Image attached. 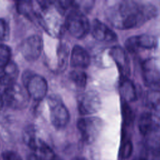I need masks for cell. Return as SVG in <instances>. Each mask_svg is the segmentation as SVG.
Returning <instances> with one entry per match:
<instances>
[{"instance_id": "obj_1", "label": "cell", "mask_w": 160, "mask_h": 160, "mask_svg": "<svg viewBox=\"0 0 160 160\" xmlns=\"http://www.w3.org/2000/svg\"><path fill=\"white\" fill-rule=\"evenodd\" d=\"M158 13V9L151 2L125 0L109 6L106 11V17L114 28L124 30L142 26Z\"/></svg>"}, {"instance_id": "obj_2", "label": "cell", "mask_w": 160, "mask_h": 160, "mask_svg": "<svg viewBox=\"0 0 160 160\" xmlns=\"http://www.w3.org/2000/svg\"><path fill=\"white\" fill-rule=\"evenodd\" d=\"M65 27L72 36L82 39L90 32L91 24L82 12L78 9H71L66 16Z\"/></svg>"}, {"instance_id": "obj_3", "label": "cell", "mask_w": 160, "mask_h": 160, "mask_svg": "<svg viewBox=\"0 0 160 160\" xmlns=\"http://www.w3.org/2000/svg\"><path fill=\"white\" fill-rule=\"evenodd\" d=\"M2 96L4 105L14 109H24L28 105L30 99L24 86L16 82L6 86Z\"/></svg>"}, {"instance_id": "obj_4", "label": "cell", "mask_w": 160, "mask_h": 160, "mask_svg": "<svg viewBox=\"0 0 160 160\" xmlns=\"http://www.w3.org/2000/svg\"><path fill=\"white\" fill-rule=\"evenodd\" d=\"M102 120L96 116L81 118L77 121V128L81 138L88 144L96 140L102 131Z\"/></svg>"}, {"instance_id": "obj_5", "label": "cell", "mask_w": 160, "mask_h": 160, "mask_svg": "<svg viewBox=\"0 0 160 160\" xmlns=\"http://www.w3.org/2000/svg\"><path fill=\"white\" fill-rule=\"evenodd\" d=\"M48 102L52 124L57 129L64 128L69 123L70 115L62 99L58 95H52Z\"/></svg>"}, {"instance_id": "obj_6", "label": "cell", "mask_w": 160, "mask_h": 160, "mask_svg": "<svg viewBox=\"0 0 160 160\" xmlns=\"http://www.w3.org/2000/svg\"><path fill=\"white\" fill-rule=\"evenodd\" d=\"M22 81L30 98L41 101L46 96L48 92V83L42 76L28 72L23 76Z\"/></svg>"}, {"instance_id": "obj_7", "label": "cell", "mask_w": 160, "mask_h": 160, "mask_svg": "<svg viewBox=\"0 0 160 160\" xmlns=\"http://www.w3.org/2000/svg\"><path fill=\"white\" fill-rule=\"evenodd\" d=\"M142 78L149 89L160 90V69L155 60L148 58L141 63Z\"/></svg>"}, {"instance_id": "obj_8", "label": "cell", "mask_w": 160, "mask_h": 160, "mask_svg": "<svg viewBox=\"0 0 160 160\" xmlns=\"http://www.w3.org/2000/svg\"><path fill=\"white\" fill-rule=\"evenodd\" d=\"M158 39L151 34H141L129 37L125 42V48L131 54L144 50H152L158 46Z\"/></svg>"}, {"instance_id": "obj_9", "label": "cell", "mask_w": 160, "mask_h": 160, "mask_svg": "<svg viewBox=\"0 0 160 160\" xmlns=\"http://www.w3.org/2000/svg\"><path fill=\"white\" fill-rule=\"evenodd\" d=\"M101 99L95 91H88L82 93L78 100V109L82 115L93 114L101 109Z\"/></svg>"}, {"instance_id": "obj_10", "label": "cell", "mask_w": 160, "mask_h": 160, "mask_svg": "<svg viewBox=\"0 0 160 160\" xmlns=\"http://www.w3.org/2000/svg\"><path fill=\"white\" fill-rule=\"evenodd\" d=\"M42 47V38L38 35H32L22 42L20 51L27 61H34L40 56Z\"/></svg>"}, {"instance_id": "obj_11", "label": "cell", "mask_w": 160, "mask_h": 160, "mask_svg": "<svg viewBox=\"0 0 160 160\" xmlns=\"http://www.w3.org/2000/svg\"><path fill=\"white\" fill-rule=\"evenodd\" d=\"M90 32L94 39L104 42H112L117 41V34L100 20L95 19L91 24Z\"/></svg>"}, {"instance_id": "obj_12", "label": "cell", "mask_w": 160, "mask_h": 160, "mask_svg": "<svg viewBox=\"0 0 160 160\" xmlns=\"http://www.w3.org/2000/svg\"><path fill=\"white\" fill-rule=\"evenodd\" d=\"M110 55L116 64L121 76L129 77L131 68L126 51L120 46H114L110 50Z\"/></svg>"}, {"instance_id": "obj_13", "label": "cell", "mask_w": 160, "mask_h": 160, "mask_svg": "<svg viewBox=\"0 0 160 160\" xmlns=\"http://www.w3.org/2000/svg\"><path fill=\"white\" fill-rule=\"evenodd\" d=\"M119 91L122 101L126 102L135 101L138 99V92L134 82L126 76H121L119 82Z\"/></svg>"}, {"instance_id": "obj_14", "label": "cell", "mask_w": 160, "mask_h": 160, "mask_svg": "<svg viewBox=\"0 0 160 160\" xmlns=\"http://www.w3.org/2000/svg\"><path fill=\"white\" fill-rule=\"evenodd\" d=\"M90 62V56L86 49L79 45L73 47L70 58L71 66L78 69H84L89 66Z\"/></svg>"}, {"instance_id": "obj_15", "label": "cell", "mask_w": 160, "mask_h": 160, "mask_svg": "<svg viewBox=\"0 0 160 160\" xmlns=\"http://www.w3.org/2000/svg\"><path fill=\"white\" fill-rule=\"evenodd\" d=\"M144 103L148 112L160 118V90L149 89L144 95Z\"/></svg>"}, {"instance_id": "obj_16", "label": "cell", "mask_w": 160, "mask_h": 160, "mask_svg": "<svg viewBox=\"0 0 160 160\" xmlns=\"http://www.w3.org/2000/svg\"><path fill=\"white\" fill-rule=\"evenodd\" d=\"M19 70L17 64L13 61H9L0 72V82L2 86H9L16 82L18 78Z\"/></svg>"}, {"instance_id": "obj_17", "label": "cell", "mask_w": 160, "mask_h": 160, "mask_svg": "<svg viewBox=\"0 0 160 160\" xmlns=\"http://www.w3.org/2000/svg\"><path fill=\"white\" fill-rule=\"evenodd\" d=\"M121 109L123 120L122 137H131L130 132L134 121V112L128 103L124 101L122 102Z\"/></svg>"}, {"instance_id": "obj_18", "label": "cell", "mask_w": 160, "mask_h": 160, "mask_svg": "<svg viewBox=\"0 0 160 160\" xmlns=\"http://www.w3.org/2000/svg\"><path fill=\"white\" fill-rule=\"evenodd\" d=\"M69 79L74 85L78 89H83L87 84L86 74L81 70H74L69 73Z\"/></svg>"}, {"instance_id": "obj_19", "label": "cell", "mask_w": 160, "mask_h": 160, "mask_svg": "<svg viewBox=\"0 0 160 160\" xmlns=\"http://www.w3.org/2000/svg\"><path fill=\"white\" fill-rule=\"evenodd\" d=\"M133 150L132 142L131 138H122V141L119 151V158L126 160L130 158Z\"/></svg>"}, {"instance_id": "obj_20", "label": "cell", "mask_w": 160, "mask_h": 160, "mask_svg": "<svg viewBox=\"0 0 160 160\" xmlns=\"http://www.w3.org/2000/svg\"><path fill=\"white\" fill-rule=\"evenodd\" d=\"M58 67L60 71H64L67 66L68 56H69V49L68 47L64 44H60L58 48Z\"/></svg>"}, {"instance_id": "obj_21", "label": "cell", "mask_w": 160, "mask_h": 160, "mask_svg": "<svg viewBox=\"0 0 160 160\" xmlns=\"http://www.w3.org/2000/svg\"><path fill=\"white\" fill-rule=\"evenodd\" d=\"M16 8L18 11L24 16L31 17L34 14L32 5L31 1H18L16 2Z\"/></svg>"}, {"instance_id": "obj_22", "label": "cell", "mask_w": 160, "mask_h": 160, "mask_svg": "<svg viewBox=\"0 0 160 160\" xmlns=\"http://www.w3.org/2000/svg\"><path fill=\"white\" fill-rule=\"evenodd\" d=\"M11 49L4 44L0 42V68L4 67L10 61Z\"/></svg>"}, {"instance_id": "obj_23", "label": "cell", "mask_w": 160, "mask_h": 160, "mask_svg": "<svg viewBox=\"0 0 160 160\" xmlns=\"http://www.w3.org/2000/svg\"><path fill=\"white\" fill-rule=\"evenodd\" d=\"M9 36L10 28L8 23L4 19L0 18V42L8 41Z\"/></svg>"}, {"instance_id": "obj_24", "label": "cell", "mask_w": 160, "mask_h": 160, "mask_svg": "<svg viewBox=\"0 0 160 160\" xmlns=\"http://www.w3.org/2000/svg\"><path fill=\"white\" fill-rule=\"evenodd\" d=\"M3 160H22L21 156L16 152L12 151H5L2 154Z\"/></svg>"}, {"instance_id": "obj_25", "label": "cell", "mask_w": 160, "mask_h": 160, "mask_svg": "<svg viewBox=\"0 0 160 160\" xmlns=\"http://www.w3.org/2000/svg\"><path fill=\"white\" fill-rule=\"evenodd\" d=\"M4 105V100H3V98L2 94H0V111L1 110V109L3 108Z\"/></svg>"}, {"instance_id": "obj_26", "label": "cell", "mask_w": 160, "mask_h": 160, "mask_svg": "<svg viewBox=\"0 0 160 160\" xmlns=\"http://www.w3.org/2000/svg\"><path fill=\"white\" fill-rule=\"evenodd\" d=\"M72 160H87V159L83 157H76L73 158Z\"/></svg>"}, {"instance_id": "obj_27", "label": "cell", "mask_w": 160, "mask_h": 160, "mask_svg": "<svg viewBox=\"0 0 160 160\" xmlns=\"http://www.w3.org/2000/svg\"><path fill=\"white\" fill-rule=\"evenodd\" d=\"M51 160H62L61 158H59V156H55Z\"/></svg>"}, {"instance_id": "obj_28", "label": "cell", "mask_w": 160, "mask_h": 160, "mask_svg": "<svg viewBox=\"0 0 160 160\" xmlns=\"http://www.w3.org/2000/svg\"><path fill=\"white\" fill-rule=\"evenodd\" d=\"M136 160H148V159L144 158H143V157H142V158H139V159H138Z\"/></svg>"}, {"instance_id": "obj_29", "label": "cell", "mask_w": 160, "mask_h": 160, "mask_svg": "<svg viewBox=\"0 0 160 160\" xmlns=\"http://www.w3.org/2000/svg\"><path fill=\"white\" fill-rule=\"evenodd\" d=\"M2 85H1V82H0V89H1V86Z\"/></svg>"}]
</instances>
